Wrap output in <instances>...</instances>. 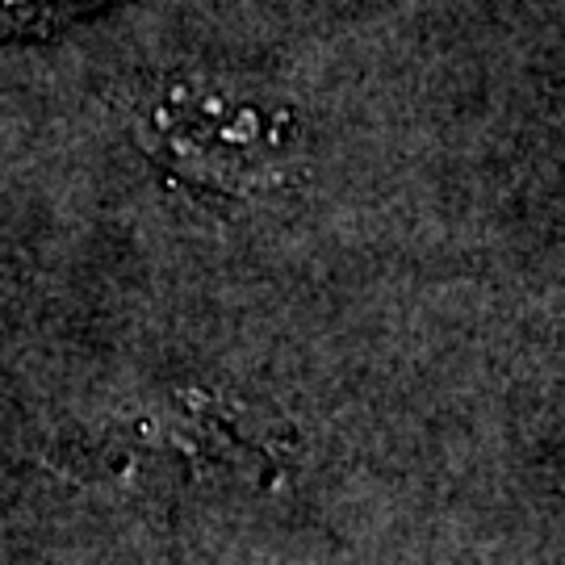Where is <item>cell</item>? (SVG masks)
Instances as JSON below:
<instances>
[{
    "label": "cell",
    "instance_id": "6da1fadb",
    "mask_svg": "<svg viewBox=\"0 0 565 565\" xmlns=\"http://www.w3.org/2000/svg\"><path fill=\"white\" fill-rule=\"evenodd\" d=\"M156 139L189 177L223 184H252L277 177L285 151L281 130L260 109L210 93H172L156 105Z\"/></svg>",
    "mask_w": 565,
    "mask_h": 565
},
{
    "label": "cell",
    "instance_id": "7a4b0ae2",
    "mask_svg": "<svg viewBox=\"0 0 565 565\" xmlns=\"http://www.w3.org/2000/svg\"><path fill=\"white\" fill-rule=\"evenodd\" d=\"M109 0H0V39L51 34L67 21L102 9Z\"/></svg>",
    "mask_w": 565,
    "mask_h": 565
}]
</instances>
